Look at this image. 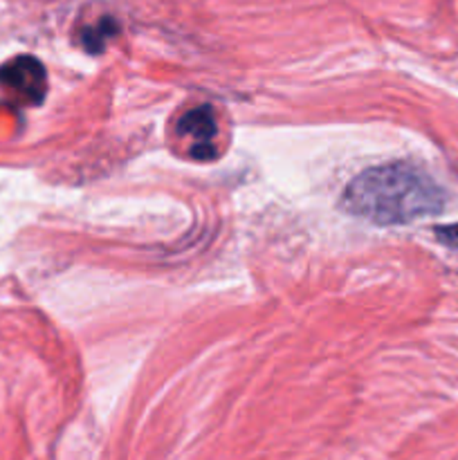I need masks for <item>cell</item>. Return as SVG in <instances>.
Segmentation results:
<instances>
[{
    "label": "cell",
    "instance_id": "obj_1",
    "mask_svg": "<svg viewBox=\"0 0 458 460\" xmlns=\"http://www.w3.org/2000/svg\"><path fill=\"white\" fill-rule=\"evenodd\" d=\"M341 205L373 225H407L443 209L445 191L427 171L411 162H386L355 175Z\"/></svg>",
    "mask_w": 458,
    "mask_h": 460
},
{
    "label": "cell",
    "instance_id": "obj_2",
    "mask_svg": "<svg viewBox=\"0 0 458 460\" xmlns=\"http://www.w3.org/2000/svg\"><path fill=\"white\" fill-rule=\"evenodd\" d=\"M0 88L16 102L36 106L48 93V72L39 58L22 54L0 67Z\"/></svg>",
    "mask_w": 458,
    "mask_h": 460
},
{
    "label": "cell",
    "instance_id": "obj_3",
    "mask_svg": "<svg viewBox=\"0 0 458 460\" xmlns=\"http://www.w3.org/2000/svg\"><path fill=\"white\" fill-rule=\"evenodd\" d=\"M180 133L193 139V153L196 155H209L211 142L216 139V119L209 106H200L189 111L180 119Z\"/></svg>",
    "mask_w": 458,
    "mask_h": 460
},
{
    "label": "cell",
    "instance_id": "obj_4",
    "mask_svg": "<svg viewBox=\"0 0 458 460\" xmlns=\"http://www.w3.org/2000/svg\"><path fill=\"white\" fill-rule=\"evenodd\" d=\"M436 238L452 252H458V223L436 229Z\"/></svg>",
    "mask_w": 458,
    "mask_h": 460
}]
</instances>
